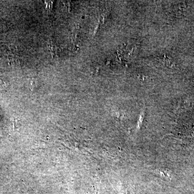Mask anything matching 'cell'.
<instances>
[{"label": "cell", "mask_w": 194, "mask_h": 194, "mask_svg": "<svg viewBox=\"0 0 194 194\" xmlns=\"http://www.w3.org/2000/svg\"><path fill=\"white\" fill-rule=\"evenodd\" d=\"M7 82L5 81L4 77L0 75V89H4L7 86Z\"/></svg>", "instance_id": "obj_1"}]
</instances>
